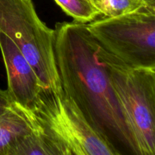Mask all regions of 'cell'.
<instances>
[{
    "label": "cell",
    "mask_w": 155,
    "mask_h": 155,
    "mask_svg": "<svg viewBox=\"0 0 155 155\" xmlns=\"http://www.w3.org/2000/svg\"><path fill=\"white\" fill-rule=\"evenodd\" d=\"M0 33L15 42L44 89L61 90L54 54V30L41 21L32 0H0Z\"/></svg>",
    "instance_id": "cell-4"
},
{
    "label": "cell",
    "mask_w": 155,
    "mask_h": 155,
    "mask_svg": "<svg viewBox=\"0 0 155 155\" xmlns=\"http://www.w3.org/2000/svg\"><path fill=\"white\" fill-rule=\"evenodd\" d=\"M12 104L7 90L0 89V116Z\"/></svg>",
    "instance_id": "cell-11"
},
{
    "label": "cell",
    "mask_w": 155,
    "mask_h": 155,
    "mask_svg": "<svg viewBox=\"0 0 155 155\" xmlns=\"http://www.w3.org/2000/svg\"><path fill=\"white\" fill-rule=\"evenodd\" d=\"M62 10L80 23L90 22L100 13L94 8L90 0H54Z\"/></svg>",
    "instance_id": "cell-10"
},
{
    "label": "cell",
    "mask_w": 155,
    "mask_h": 155,
    "mask_svg": "<svg viewBox=\"0 0 155 155\" xmlns=\"http://www.w3.org/2000/svg\"><path fill=\"white\" fill-rule=\"evenodd\" d=\"M101 15L115 18L131 13L146 5L148 0H90Z\"/></svg>",
    "instance_id": "cell-9"
},
{
    "label": "cell",
    "mask_w": 155,
    "mask_h": 155,
    "mask_svg": "<svg viewBox=\"0 0 155 155\" xmlns=\"http://www.w3.org/2000/svg\"><path fill=\"white\" fill-rule=\"evenodd\" d=\"M0 50L7 74V92L11 101L31 110L44 89L42 83L15 42L2 33Z\"/></svg>",
    "instance_id": "cell-6"
},
{
    "label": "cell",
    "mask_w": 155,
    "mask_h": 155,
    "mask_svg": "<svg viewBox=\"0 0 155 155\" xmlns=\"http://www.w3.org/2000/svg\"><path fill=\"white\" fill-rule=\"evenodd\" d=\"M54 54L62 90L117 155H138L114 95L98 42L84 23H57Z\"/></svg>",
    "instance_id": "cell-1"
},
{
    "label": "cell",
    "mask_w": 155,
    "mask_h": 155,
    "mask_svg": "<svg viewBox=\"0 0 155 155\" xmlns=\"http://www.w3.org/2000/svg\"><path fill=\"white\" fill-rule=\"evenodd\" d=\"M31 111L59 155H117L62 89H42Z\"/></svg>",
    "instance_id": "cell-3"
},
{
    "label": "cell",
    "mask_w": 155,
    "mask_h": 155,
    "mask_svg": "<svg viewBox=\"0 0 155 155\" xmlns=\"http://www.w3.org/2000/svg\"><path fill=\"white\" fill-rule=\"evenodd\" d=\"M37 124L31 110L12 102L0 116V155H10L14 147Z\"/></svg>",
    "instance_id": "cell-7"
},
{
    "label": "cell",
    "mask_w": 155,
    "mask_h": 155,
    "mask_svg": "<svg viewBox=\"0 0 155 155\" xmlns=\"http://www.w3.org/2000/svg\"><path fill=\"white\" fill-rule=\"evenodd\" d=\"M86 24L97 42L126 64L155 69V0L131 13Z\"/></svg>",
    "instance_id": "cell-5"
},
{
    "label": "cell",
    "mask_w": 155,
    "mask_h": 155,
    "mask_svg": "<svg viewBox=\"0 0 155 155\" xmlns=\"http://www.w3.org/2000/svg\"><path fill=\"white\" fill-rule=\"evenodd\" d=\"M10 155H59V153L38 123L14 147Z\"/></svg>",
    "instance_id": "cell-8"
},
{
    "label": "cell",
    "mask_w": 155,
    "mask_h": 155,
    "mask_svg": "<svg viewBox=\"0 0 155 155\" xmlns=\"http://www.w3.org/2000/svg\"><path fill=\"white\" fill-rule=\"evenodd\" d=\"M98 54L138 155H155V69L128 66L99 43Z\"/></svg>",
    "instance_id": "cell-2"
}]
</instances>
